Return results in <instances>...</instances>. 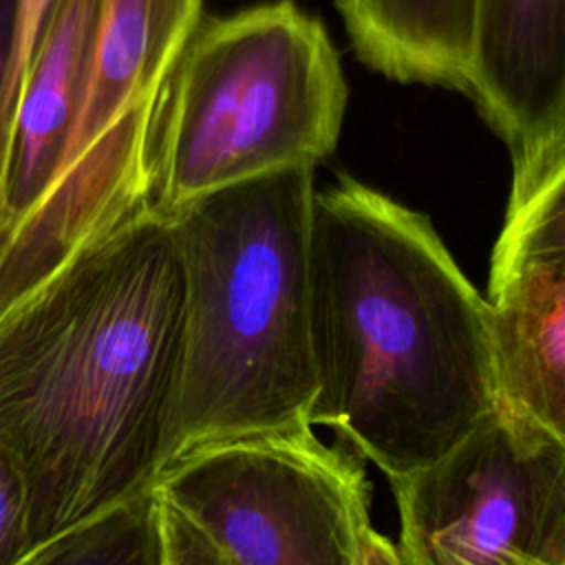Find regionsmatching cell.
<instances>
[{
  "mask_svg": "<svg viewBox=\"0 0 565 565\" xmlns=\"http://www.w3.org/2000/svg\"><path fill=\"white\" fill-rule=\"evenodd\" d=\"M102 0H57L15 110L7 168V238L49 188L86 84ZM4 238V243H7Z\"/></svg>",
  "mask_w": 565,
  "mask_h": 565,
  "instance_id": "cell-10",
  "label": "cell"
},
{
  "mask_svg": "<svg viewBox=\"0 0 565 565\" xmlns=\"http://www.w3.org/2000/svg\"><path fill=\"white\" fill-rule=\"evenodd\" d=\"M358 565H402L397 554L395 541L373 527V523L364 530L360 550H358Z\"/></svg>",
  "mask_w": 565,
  "mask_h": 565,
  "instance_id": "cell-15",
  "label": "cell"
},
{
  "mask_svg": "<svg viewBox=\"0 0 565 565\" xmlns=\"http://www.w3.org/2000/svg\"><path fill=\"white\" fill-rule=\"evenodd\" d=\"M388 486L402 565H565V439L499 406Z\"/></svg>",
  "mask_w": 565,
  "mask_h": 565,
  "instance_id": "cell-7",
  "label": "cell"
},
{
  "mask_svg": "<svg viewBox=\"0 0 565 565\" xmlns=\"http://www.w3.org/2000/svg\"><path fill=\"white\" fill-rule=\"evenodd\" d=\"M313 192V168H291L163 214L183 269L181 366L166 463L205 441L309 422Z\"/></svg>",
  "mask_w": 565,
  "mask_h": 565,
  "instance_id": "cell-3",
  "label": "cell"
},
{
  "mask_svg": "<svg viewBox=\"0 0 565 565\" xmlns=\"http://www.w3.org/2000/svg\"><path fill=\"white\" fill-rule=\"evenodd\" d=\"M11 13H13V0H0V75H2V64H4L7 44H9Z\"/></svg>",
  "mask_w": 565,
  "mask_h": 565,
  "instance_id": "cell-16",
  "label": "cell"
},
{
  "mask_svg": "<svg viewBox=\"0 0 565 565\" xmlns=\"http://www.w3.org/2000/svg\"><path fill=\"white\" fill-rule=\"evenodd\" d=\"M309 329V424L386 481L435 461L494 411L483 296L428 216L347 174L311 199Z\"/></svg>",
  "mask_w": 565,
  "mask_h": 565,
  "instance_id": "cell-2",
  "label": "cell"
},
{
  "mask_svg": "<svg viewBox=\"0 0 565 565\" xmlns=\"http://www.w3.org/2000/svg\"><path fill=\"white\" fill-rule=\"evenodd\" d=\"M22 565H163L152 488L38 547Z\"/></svg>",
  "mask_w": 565,
  "mask_h": 565,
  "instance_id": "cell-12",
  "label": "cell"
},
{
  "mask_svg": "<svg viewBox=\"0 0 565 565\" xmlns=\"http://www.w3.org/2000/svg\"><path fill=\"white\" fill-rule=\"evenodd\" d=\"M468 95L512 159L565 137V0H475Z\"/></svg>",
  "mask_w": 565,
  "mask_h": 565,
  "instance_id": "cell-9",
  "label": "cell"
},
{
  "mask_svg": "<svg viewBox=\"0 0 565 565\" xmlns=\"http://www.w3.org/2000/svg\"><path fill=\"white\" fill-rule=\"evenodd\" d=\"M183 269L150 203L0 313V448L38 550L146 492L179 388Z\"/></svg>",
  "mask_w": 565,
  "mask_h": 565,
  "instance_id": "cell-1",
  "label": "cell"
},
{
  "mask_svg": "<svg viewBox=\"0 0 565 565\" xmlns=\"http://www.w3.org/2000/svg\"><path fill=\"white\" fill-rule=\"evenodd\" d=\"M347 84L320 20L294 0L199 20L161 90L150 205L316 168L340 139Z\"/></svg>",
  "mask_w": 565,
  "mask_h": 565,
  "instance_id": "cell-4",
  "label": "cell"
},
{
  "mask_svg": "<svg viewBox=\"0 0 565 565\" xmlns=\"http://www.w3.org/2000/svg\"><path fill=\"white\" fill-rule=\"evenodd\" d=\"M203 0H102L79 108L55 174L0 249V313L77 247L150 203L161 90Z\"/></svg>",
  "mask_w": 565,
  "mask_h": 565,
  "instance_id": "cell-5",
  "label": "cell"
},
{
  "mask_svg": "<svg viewBox=\"0 0 565 565\" xmlns=\"http://www.w3.org/2000/svg\"><path fill=\"white\" fill-rule=\"evenodd\" d=\"M157 514L163 565H227L218 556V552L177 510L159 499Z\"/></svg>",
  "mask_w": 565,
  "mask_h": 565,
  "instance_id": "cell-14",
  "label": "cell"
},
{
  "mask_svg": "<svg viewBox=\"0 0 565 565\" xmlns=\"http://www.w3.org/2000/svg\"><path fill=\"white\" fill-rule=\"evenodd\" d=\"M358 57L388 79L468 95L475 0H335Z\"/></svg>",
  "mask_w": 565,
  "mask_h": 565,
  "instance_id": "cell-11",
  "label": "cell"
},
{
  "mask_svg": "<svg viewBox=\"0 0 565 565\" xmlns=\"http://www.w3.org/2000/svg\"><path fill=\"white\" fill-rule=\"evenodd\" d=\"M152 492L227 565H358L373 523L364 461L309 422L194 446Z\"/></svg>",
  "mask_w": 565,
  "mask_h": 565,
  "instance_id": "cell-6",
  "label": "cell"
},
{
  "mask_svg": "<svg viewBox=\"0 0 565 565\" xmlns=\"http://www.w3.org/2000/svg\"><path fill=\"white\" fill-rule=\"evenodd\" d=\"M33 552L26 534L22 488L9 457L0 448V565H22Z\"/></svg>",
  "mask_w": 565,
  "mask_h": 565,
  "instance_id": "cell-13",
  "label": "cell"
},
{
  "mask_svg": "<svg viewBox=\"0 0 565 565\" xmlns=\"http://www.w3.org/2000/svg\"><path fill=\"white\" fill-rule=\"evenodd\" d=\"M483 300L494 406L565 439V137L512 159Z\"/></svg>",
  "mask_w": 565,
  "mask_h": 565,
  "instance_id": "cell-8",
  "label": "cell"
}]
</instances>
